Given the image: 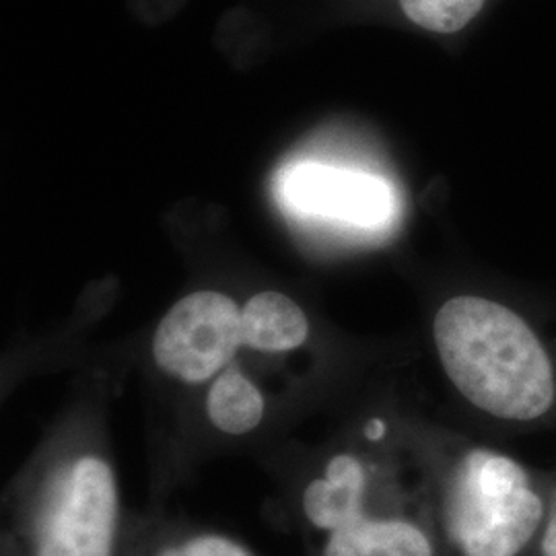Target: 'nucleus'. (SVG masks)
<instances>
[{"label": "nucleus", "mask_w": 556, "mask_h": 556, "mask_svg": "<svg viewBox=\"0 0 556 556\" xmlns=\"http://www.w3.org/2000/svg\"><path fill=\"white\" fill-rule=\"evenodd\" d=\"M439 365L462 404L503 438L556 433V301L503 285L441 301Z\"/></svg>", "instance_id": "1"}, {"label": "nucleus", "mask_w": 556, "mask_h": 556, "mask_svg": "<svg viewBox=\"0 0 556 556\" xmlns=\"http://www.w3.org/2000/svg\"><path fill=\"white\" fill-rule=\"evenodd\" d=\"M443 556H532L551 507V470L493 443L406 431Z\"/></svg>", "instance_id": "2"}, {"label": "nucleus", "mask_w": 556, "mask_h": 556, "mask_svg": "<svg viewBox=\"0 0 556 556\" xmlns=\"http://www.w3.org/2000/svg\"><path fill=\"white\" fill-rule=\"evenodd\" d=\"M118 514V486L108 462L79 457L60 470L46 495L36 556H112Z\"/></svg>", "instance_id": "3"}, {"label": "nucleus", "mask_w": 556, "mask_h": 556, "mask_svg": "<svg viewBox=\"0 0 556 556\" xmlns=\"http://www.w3.org/2000/svg\"><path fill=\"white\" fill-rule=\"evenodd\" d=\"M394 464H379L367 497L328 532L324 556H443L425 484L383 482Z\"/></svg>", "instance_id": "4"}, {"label": "nucleus", "mask_w": 556, "mask_h": 556, "mask_svg": "<svg viewBox=\"0 0 556 556\" xmlns=\"http://www.w3.org/2000/svg\"><path fill=\"white\" fill-rule=\"evenodd\" d=\"M243 344L238 303L217 291H199L165 314L153 338V357L186 383L217 376Z\"/></svg>", "instance_id": "5"}, {"label": "nucleus", "mask_w": 556, "mask_h": 556, "mask_svg": "<svg viewBox=\"0 0 556 556\" xmlns=\"http://www.w3.org/2000/svg\"><path fill=\"white\" fill-rule=\"evenodd\" d=\"M278 192L293 213L365 231L386 229L397 213L396 194L388 179L319 163H301L289 169Z\"/></svg>", "instance_id": "6"}, {"label": "nucleus", "mask_w": 556, "mask_h": 556, "mask_svg": "<svg viewBox=\"0 0 556 556\" xmlns=\"http://www.w3.org/2000/svg\"><path fill=\"white\" fill-rule=\"evenodd\" d=\"M243 344L260 353H287L309 337V324L293 299L264 291L241 309Z\"/></svg>", "instance_id": "7"}, {"label": "nucleus", "mask_w": 556, "mask_h": 556, "mask_svg": "<svg viewBox=\"0 0 556 556\" xmlns=\"http://www.w3.org/2000/svg\"><path fill=\"white\" fill-rule=\"evenodd\" d=\"M206 415L223 433L245 435L262 422L264 397L241 371L227 367L208 390Z\"/></svg>", "instance_id": "8"}, {"label": "nucleus", "mask_w": 556, "mask_h": 556, "mask_svg": "<svg viewBox=\"0 0 556 556\" xmlns=\"http://www.w3.org/2000/svg\"><path fill=\"white\" fill-rule=\"evenodd\" d=\"M489 0H400L406 20L431 34L452 36L472 25Z\"/></svg>", "instance_id": "9"}, {"label": "nucleus", "mask_w": 556, "mask_h": 556, "mask_svg": "<svg viewBox=\"0 0 556 556\" xmlns=\"http://www.w3.org/2000/svg\"><path fill=\"white\" fill-rule=\"evenodd\" d=\"M160 556H250L233 540L220 536H200L176 546L167 548Z\"/></svg>", "instance_id": "10"}, {"label": "nucleus", "mask_w": 556, "mask_h": 556, "mask_svg": "<svg viewBox=\"0 0 556 556\" xmlns=\"http://www.w3.org/2000/svg\"><path fill=\"white\" fill-rule=\"evenodd\" d=\"M532 556H556V464L551 470V507Z\"/></svg>", "instance_id": "11"}]
</instances>
